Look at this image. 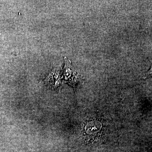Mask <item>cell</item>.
Masks as SVG:
<instances>
[{"mask_svg":"<svg viewBox=\"0 0 152 152\" xmlns=\"http://www.w3.org/2000/svg\"><path fill=\"white\" fill-rule=\"evenodd\" d=\"M100 123L96 121H90L85 126V133L90 136H96L101 129Z\"/></svg>","mask_w":152,"mask_h":152,"instance_id":"obj_2","label":"cell"},{"mask_svg":"<svg viewBox=\"0 0 152 152\" xmlns=\"http://www.w3.org/2000/svg\"><path fill=\"white\" fill-rule=\"evenodd\" d=\"M65 66L63 71V78L66 83L73 87L74 89L77 82L78 81L79 75L71 65V61L66 57H64Z\"/></svg>","mask_w":152,"mask_h":152,"instance_id":"obj_1","label":"cell"}]
</instances>
